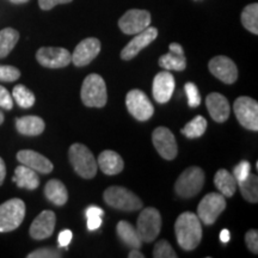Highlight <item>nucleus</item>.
Instances as JSON below:
<instances>
[{"label":"nucleus","instance_id":"40","mask_svg":"<svg viewBox=\"0 0 258 258\" xmlns=\"http://www.w3.org/2000/svg\"><path fill=\"white\" fill-rule=\"evenodd\" d=\"M245 241L251 252H258V232L256 230H251L245 234Z\"/></svg>","mask_w":258,"mask_h":258},{"label":"nucleus","instance_id":"16","mask_svg":"<svg viewBox=\"0 0 258 258\" xmlns=\"http://www.w3.org/2000/svg\"><path fill=\"white\" fill-rule=\"evenodd\" d=\"M101 42L95 37H89L83 40L76 47L72 54V62L78 67H83L93 61L101 53Z\"/></svg>","mask_w":258,"mask_h":258},{"label":"nucleus","instance_id":"39","mask_svg":"<svg viewBox=\"0 0 258 258\" xmlns=\"http://www.w3.org/2000/svg\"><path fill=\"white\" fill-rule=\"evenodd\" d=\"M12 106H14V101H12L11 93L8 91V89L0 85V108L11 110Z\"/></svg>","mask_w":258,"mask_h":258},{"label":"nucleus","instance_id":"29","mask_svg":"<svg viewBox=\"0 0 258 258\" xmlns=\"http://www.w3.org/2000/svg\"><path fill=\"white\" fill-rule=\"evenodd\" d=\"M239 186L243 198L251 203H257L258 201V178L256 175L250 173L244 180L237 183Z\"/></svg>","mask_w":258,"mask_h":258},{"label":"nucleus","instance_id":"7","mask_svg":"<svg viewBox=\"0 0 258 258\" xmlns=\"http://www.w3.org/2000/svg\"><path fill=\"white\" fill-rule=\"evenodd\" d=\"M161 228L160 213L156 208H145L140 213L137 222V231L143 243H151L158 237Z\"/></svg>","mask_w":258,"mask_h":258},{"label":"nucleus","instance_id":"47","mask_svg":"<svg viewBox=\"0 0 258 258\" xmlns=\"http://www.w3.org/2000/svg\"><path fill=\"white\" fill-rule=\"evenodd\" d=\"M3 122H4V114L0 111V124H3Z\"/></svg>","mask_w":258,"mask_h":258},{"label":"nucleus","instance_id":"31","mask_svg":"<svg viewBox=\"0 0 258 258\" xmlns=\"http://www.w3.org/2000/svg\"><path fill=\"white\" fill-rule=\"evenodd\" d=\"M207 121L202 116H196L194 117L189 123H186L183 129H180L183 135H185L189 139H196L202 137L205 134L206 129H207Z\"/></svg>","mask_w":258,"mask_h":258},{"label":"nucleus","instance_id":"45","mask_svg":"<svg viewBox=\"0 0 258 258\" xmlns=\"http://www.w3.org/2000/svg\"><path fill=\"white\" fill-rule=\"evenodd\" d=\"M129 258H144L145 256L139 251V249H133L131 251V253L128 254Z\"/></svg>","mask_w":258,"mask_h":258},{"label":"nucleus","instance_id":"9","mask_svg":"<svg viewBox=\"0 0 258 258\" xmlns=\"http://www.w3.org/2000/svg\"><path fill=\"white\" fill-rule=\"evenodd\" d=\"M125 105L129 114L138 121H147L154 114V106L146 93L141 90H132L125 97Z\"/></svg>","mask_w":258,"mask_h":258},{"label":"nucleus","instance_id":"46","mask_svg":"<svg viewBox=\"0 0 258 258\" xmlns=\"http://www.w3.org/2000/svg\"><path fill=\"white\" fill-rule=\"evenodd\" d=\"M11 3H14V4H24V3H28L29 0H10Z\"/></svg>","mask_w":258,"mask_h":258},{"label":"nucleus","instance_id":"30","mask_svg":"<svg viewBox=\"0 0 258 258\" xmlns=\"http://www.w3.org/2000/svg\"><path fill=\"white\" fill-rule=\"evenodd\" d=\"M241 24L253 35L258 34V4L247 5L241 12Z\"/></svg>","mask_w":258,"mask_h":258},{"label":"nucleus","instance_id":"18","mask_svg":"<svg viewBox=\"0 0 258 258\" xmlns=\"http://www.w3.org/2000/svg\"><path fill=\"white\" fill-rule=\"evenodd\" d=\"M175 91V78L170 72H159L154 77L152 93L158 103H167Z\"/></svg>","mask_w":258,"mask_h":258},{"label":"nucleus","instance_id":"32","mask_svg":"<svg viewBox=\"0 0 258 258\" xmlns=\"http://www.w3.org/2000/svg\"><path fill=\"white\" fill-rule=\"evenodd\" d=\"M12 96H14L16 103H17L21 108L24 109L31 108V106L35 104V101H36L34 93H32L27 86L22 85V84H18V85L15 86L14 91H12Z\"/></svg>","mask_w":258,"mask_h":258},{"label":"nucleus","instance_id":"10","mask_svg":"<svg viewBox=\"0 0 258 258\" xmlns=\"http://www.w3.org/2000/svg\"><path fill=\"white\" fill-rule=\"evenodd\" d=\"M239 123L249 131H258V103L250 97H239L233 105Z\"/></svg>","mask_w":258,"mask_h":258},{"label":"nucleus","instance_id":"14","mask_svg":"<svg viewBox=\"0 0 258 258\" xmlns=\"http://www.w3.org/2000/svg\"><path fill=\"white\" fill-rule=\"evenodd\" d=\"M158 36V29L154 27H148L141 32L137 34L133 40L125 46L121 51L122 60L129 61L134 59L135 56L140 53L144 48H146L148 44H151L156 40Z\"/></svg>","mask_w":258,"mask_h":258},{"label":"nucleus","instance_id":"12","mask_svg":"<svg viewBox=\"0 0 258 258\" xmlns=\"http://www.w3.org/2000/svg\"><path fill=\"white\" fill-rule=\"evenodd\" d=\"M36 59L47 69H62L72 62V54L64 48L42 47L37 50Z\"/></svg>","mask_w":258,"mask_h":258},{"label":"nucleus","instance_id":"34","mask_svg":"<svg viewBox=\"0 0 258 258\" xmlns=\"http://www.w3.org/2000/svg\"><path fill=\"white\" fill-rule=\"evenodd\" d=\"M154 258H176L177 253L166 240H159L153 250Z\"/></svg>","mask_w":258,"mask_h":258},{"label":"nucleus","instance_id":"33","mask_svg":"<svg viewBox=\"0 0 258 258\" xmlns=\"http://www.w3.org/2000/svg\"><path fill=\"white\" fill-rule=\"evenodd\" d=\"M86 220H88V228L90 231H96L101 227L102 217L104 215V211L97 206H90L85 211Z\"/></svg>","mask_w":258,"mask_h":258},{"label":"nucleus","instance_id":"3","mask_svg":"<svg viewBox=\"0 0 258 258\" xmlns=\"http://www.w3.org/2000/svg\"><path fill=\"white\" fill-rule=\"evenodd\" d=\"M82 101L90 108H103L108 101V92L104 79L99 74L92 73L84 80L80 91Z\"/></svg>","mask_w":258,"mask_h":258},{"label":"nucleus","instance_id":"15","mask_svg":"<svg viewBox=\"0 0 258 258\" xmlns=\"http://www.w3.org/2000/svg\"><path fill=\"white\" fill-rule=\"evenodd\" d=\"M209 71L215 78L225 84H233L238 78V70L230 57L219 55L209 61Z\"/></svg>","mask_w":258,"mask_h":258},{"label":"nucleus","instance_id":"38","mask_svg":"<svg viewBox=\"0 0 258 258\" xmlns=\"http://www.w3.org/2000/svg\"><path fill=\"white\" fill-rule=\"evenodd\" d=\"M62 256V253L59 250L49 249V247H43V249H38L32 251L28 254V258H59Z\"/></svg>","mask_w":258,"mask_h":258},{"label":"nucleus","instance_id":"41","mask_svg":"<svg viewBox=\"0 0 258 258\" xmlns=\"http://www.w3.org/2000/svg\"><path fill=\"white\" fill-rule=\"evenodd\" d=\"M72 2V0H38V5L42 10L44 11H48V10H51L55 8L56 5L59 4H69V3Z\"/></svg>","mask_w":258,"mask_h":258},{"label":"nucleus","instance_id":"44","mask_svg":"<svg viewBox=\"0 0 258 258\" xmlns=\"http://www.w3.org/2000/svg\"><path fill=\"white\" fill-rule=\"evenodd\" d=\"M230 239H231L230 231H228V230H222L220 232V240L224 244H226V243H228V241H230Z\"/></svg>","mask_w":258,"mask_h":258},{"label":"nucleus","instance_id":"2","mask_svg":"<svg viewBox=\"0 0 258 258\" xmlns=\"http://www.w3.org/2000/svg\"><path fill=\"white\" fill-rule=\"evenodd\" d=\"M70 163L82 178L91 179L96 176L98 165L96 158L85 145L73 144L69 152Z\"/></svg>","mask_w":258,"mask_h":258},{"label":"nucleus","instance_id":"13","mask_svg":"<svg viewBox=\"0 0 258 258\" xmlns=\"http://www.w3.org/2000/svg\"><path fill=\"white\" fill-rule=\"evenodd\" d=\"M152 141L157 152L166 160H173L178 153L175 135L169 128L158 127L152 134Z\"/></svg>","mask_w":258,"mask_h":258},{"label":"nucleus","instance_id":"26","mask_svg":"<svg viewBox=\"0 0 258 258\" xmlns=\"http://www.w3.org/2000/svg\"><path fill=\"white\" fill-rule=\"evenodd\" d=\"M117 234L120 239L132 249H140L143 246V240L139 235L137 227H134L131 222L122 220L117 224Z\"/></svg>","mask_w":258,"mask_h":258},{"label":"nucleus","instance_id":"21","mask_svg":"<svg viewBox=\"0 0 258 258\" xmlns=\"http://www.w3.org/2000/svg\"><path fill=\"white\" fill-rule=\"evenodd\" d=\"M159 66L166 71H184L186 67V59L184 50L179 43L170 44V51L159 57Z\"/></svg>","mask_w":258,"mask_h":258},{"label":"nucleus","instance_id":"22","mask_svg":"<svg viewBox=\"0 0 258 258\" xmlns=\"http://www.w3.org/2000/svg\"><path fill=\"white\" fill-rule=\"evenodd\" d=\"M97 165L101 167L103 173L108 176H114L122 172L124 163L120 154L114 152V151L106 150L99 154L98 159H97Z\"/></svg>","mask_w":258,"mask_h":258},{"label":"nucleus","instance_id":"42","mask_svg":"<svg viewBox=\"0 0 258 258\" xmlns=\"http://www.w3.org/2000/svg\"><path fill=\"white\" fill-rule=\"evenodd\" d=\"M72 238H73L72 231H70V230L61 231L59 234V238H57V241H59L60 247L69 246V244L71 243V240H72Z\"/></svg>","mask_w":258,"mask_h":258},{"label":"nucleus","instance_id":"24","mask_svg":"<svg viewBox=\"0 0 258 258\" xmlns=\"http://www.w3.org/2000/svg\"><path fill=\"white\" fill-rule=\"evenodd\" d=\"M16 128L19 133L27 137H37L43 133L46 123L38 116H23L16 120Z\"/></svg>","mask_w":258,"mask_h":258},{"label":"nucleus","instance_id":"20","mask_svg":"<svg viewBox=\"0 0 258 258\" xmlns=\"http://www.w3.org/2000/svg\"><path fill=\"white\" fill-rule=\"evenodd\" d=\"M17 160L21 164H23V165L30 167V169L36 171V172L43 173V175L50 173L54 169L53 164H51V161L48 158L31 150L19 151L17 153Z\"/></svg>","mask_w":258,"mask_h":258},{"label":"nucleus","instance_id":"36","mask_svg":"<svg viewBox=\"0 0 258 258\" xmlns=\"http://www.w3.org/2000/svg\"><path fill=\"white\" fill-rule=\"evenodd\" d=\"M21 77V71L14 66H5L0 64V82L11 83L19 79Z\"/></svg>","mask_w":258,"mask_h":258},{"label":"nucleus","instance_id":"19","mask_svg":"<svg viewBox=\"0 0 258 258\" xmlns=\"http://www.w3.org/2000/svg\"><path fill=\"white\" fill-rule=\"evenodd\" d=\"M206 105H207L209 115H211V117L215 122L222 123V122L227 121L228 117H230V103H228L227 98L222 96L221 93H209L207 98H206Z\"/></svg>","mask_w":258,"mask_h":258},{"label":"nucleus","instance_id":"25","mask_svg":"<svg viewBox=\"0 0 258 258\" xmlns=\"http://www.w3.org/2000/svg\"><path fill=\"white\" fill-rule=\"evenodd\" d=\"M44 195L55 206H63L69 201V191L59 179H50L44 186Z\"/></svg>","mask_w":258,"mask_h":258},{"label":"nucleus","instance_id":"43","mask_svg":"<svg viewBox=\"0 0 258 258\" xmlns=\"http://www.w3.org/2000/svg\"><path fill=\"white\" fill-rule=\"evenodd\" d=\"M5 177H6V166H5L4 160H3V158H0V185L4 183Z\"/></svg>","mask_w":258,"mask_h":258},{"label":"nucleus","instance_id":"35","mask_svg":"<svg viewBox=\"0 0 258 258\" xmlns=\"http://www.w3.org/2000/svg\"><path fill=\"white\" fill-rule=\"evenodd\" d=\"M184 90L188 97V104L190 108H196L201 103V96H200L198 86L194 83H186L184 85Z\"/></svg>","mask_w":258,"mask_h":258},{"label":"nucleus","instance_id":"4","mask_svg":"<svg viewBox=\"0 0 258 258\" xmlns=\"http://www.w3.org/2000/svg\"><path fill=\"white\" fill-rule=\"evenodd\" d=\"M103 199L108 206L123 212H137L143 208V201L139 196L123 186H110L104 191Z\"/></svg>","mask_w":258,"mask_h":258},{"label":"nucleus","instance_id":"6","mask_svg":"<svg viewBox=\"0 0 258 258\" xmlns=\"http://www.w3.org/2000/svg\"><path fill=\"white\" fill-rule=\"evenodd\" d=\"M25 217V203L21 199H11L0 205V233L15 231Z\"/></svg>","mask_w":258,"mask_h":258},{"label":"nucleus","instance_id":"1","mask_svg":"<svg viewBox=\"0 0 258 258\" xmlns=\"http://www.w3.org/2000/svg\"><path fill=\"white\" fill-rule=\"evenodd\" d=\"M177 243L183 250H195L202 239L201 220L191 212H184L175 222Z\"/></svg>","mask_w":258,"mask_h":258},{"label":"nucleus","instance_id":"28","mask_svg":"<svg viewBox=\"0 0 258 258\" xmlns=\"http://www.w3.org/2000/svg\"><path fill=\"white\" fill-rule=\"evenodd\" d=\"M19 40V32L12 28L0 30V59H4L11 53Z\"/></svg>","mask_w":258,"mask_h":258},{"label":"nucleus","instance_id":"37","mask_svg":"<svg viewBox=\"0 0 258 258\" xmlns=\"http://www.w3.org/2000/svg\"><path fill=\"white\" fill-rule=\"evenodd\" d=\"M251 173V164L247 160H241L237 166L233 167V176L235 180H244Z\"/></svg>","mask_w":258,"mask_h":258},{"label":"nucleus","instance_id":"23","mask_svg":"<svg viewBox=\"0 0 258 258\" xmlns=\"http://www.w3.org/2000/svg\"><path fill=\"white\" fill-rule=\"evenodd\" d=\"M12 182L16 183L18 188L35 190L40 185V177L36 171L22 164L21 166L16 167Z\"/></svg>","mask_w":258,"mask_h":258},{"label":"nucleus","instance_id":"8","mask_svg":"<svg viewBox=\"0 0 258 258\" xmlns=\"http://www.w3.org/2000/svg\"><path fill=\"white\" fill-rule=\"evenodd\" d=\"M225 209V196L220 192H211L199 203L198 217L205 225H213Z\"/></svg>","mask_w":258,"mask_h":258},{"label":"nucleus","instance_id":"11","mask_svg":"<svg viewBox=\"0 0 258 258\" xmlns=\"http://www.w3.org/2000/svg\"><path fill=\"white\" fill-rule=\"evenodd\" d=\"M150 24L151 15L146 10H129L118 21V27L125 35H137Z\"/></svg>","mask_w":258,"mask_h":258},{"label":"nucleus","instance_id":"27","mask_svg":"<svg viewBox=\"0 0 258 258\" xmlns=\"http://www.w3.org/2000/svg\"><path fill=\"white\" fill-rule=\"evenodd\" d=\"M214 184L225 198H232L237 190V180L227 170L220 169L214 176Z\"/></svg>","mask_w":258,"mask_h":258},{"label":"nucleus","instance_id":"5","mask_svg":"<svg viewBox=\"0 0 258 258\" xmlns=\"http://www.w3.org/2000/svg\"><path fill=\"white\" fill-rule=\"evenodd\" d=\"M205 185V172L201 167L191 166L183 171L175 183V190L180 198H194Z\"/></svg>","mask_w":258,"mask_h":258},{"label":"nucleus","instance_id":"17","mask_svg":"<svg viewBox=\"0 0 258 258\" xmlns=\"http://www.w3.org/2000/svg\"><path fill=\"white\" fill-rule=\"evenodd\" d=\"M56 217L54 212L51 211H43L37 215L36 219L32 221L30 226V233L31 238L35 240H43L49 238L53 234L54 228H55Z\"/></svg>","mask_w":258,"mask_h":258}]
</instances>
